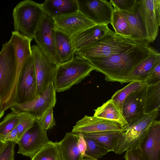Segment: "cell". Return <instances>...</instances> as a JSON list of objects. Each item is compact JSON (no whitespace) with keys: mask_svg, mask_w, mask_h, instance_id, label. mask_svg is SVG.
<instances>
[{"mask_svg":"<svg viewBox=\"0 0 160 160\" xmlns=\"http://www.w3.org/2000/svg\"><path fill=\"white\" fill-rule=\"evenodd\" d=\"M155 49L146 42H140L132 48L108 57L87 60L94 70L105 75L107 81L124 83V79Z\"/></svg>","mask_w":160,"mask_h":160,"instance_id":"1","label":"cell"},{"mask_svg":"<svg viewBox=\"0 0 160 160\" xmlns=\"http://www.w3.org/2000/svg\"><path fill=\"white\" fill-rule=\"evenodd\" d=\"M18 77L15 50L9 41L0 52V104L4 111L14 104Z\"/></svg>","mask_w":160,"mask_h":160,"instance_id":"2","label":"cell"},{"mask_svg":"<svg viewBox=\"0 0 160 160\" xmlns=\"http://www.w3.org/2000/svg\"><path fill=\"white\" fill-rule=\"evenodd\" d=\"M140 42L117 35L110 30L95 42L75 51V55L77 58L85 60L105 58L127 50Z\"/></svg>","mask_w":160,"mask_h":160,"instance_id":"3","label":"cell"},{"mask_svg":"<svg viewBox=\"0 0 160 160\" xmlns=\"http://www.w3.org/2000/svg\"><path fill=\"white\" fill-rule=\"evenodd\" d=\"M159 110L144 113L127 126L117 139L113 152L121 154L127 150L139 149L152 124L158 118Z\"/></svg>","mask_w":160,"mask_h":160,"instance_id":"4","label":"cell"},{"mask_svg":"<svg viewBox=\"0 0 160 160\" xmlns=\"http://www.w3.org/2000/svg\"><path fill=\"white\" fill-rule=\"evenodd\" d=\"M45 13L42 4L30 0L19 2L13 11L14 31L32 39Z\"/></svg>","mask_w":160,"mask_h":160,"instance_id":"5","label":"cell"},{"mask_svg":"<svg viewBox=\"0 0 160 160\" xmlns=\"http://www.w3.org/2000/svg\"><path fill=\"white\" fill-rule=\"evenodd\" d=\"M94 68L86 60L77 58L58 65L53 82L56 92L69 89L90 75Z\"/></svg>","mask_w":160,"mask_h":160,"instance_id":"6","label":"cell"},{"mask_svg":"<svg viewBox=\"0 0 160 160\" xmlns=\"http://www.w3.org/2000/svg\"><path fill=\"white\" fill-rule=\"evenodd\" d=\"M37 97V82L32 54L21 70L17 85L14 104L29 102Z\"/></svg>","mask_w":160,"mask_h":160,"instance_id":"7","label":"cell"},{"mask_svg":"<svg viewBox=\"0 0 160 160\" xmlns=\"http://www.w3.org/2000/svg\"><path fill=\"white\" fill-rule=\"evenodd\" d=\"M36 72L37 97L51 82H53L58 65L37 45L31 46Z\"/></svg>","mask_w":160,"mask_h":160,"instance_id":"8","label":"cell"},{"mask_svg":"<svg viewBox=\"0 0 160 160\" xmlns=\"http://www.w3.org/2000/svg\"><path fill=\"white\" fill-rule=\"evenodd\" d=\"M136 9L145 31L147 42H152L160 25V0H137Z\"/></svg>","mask_w":160,"mask_h":160,"instance_id":"9","label":"cell"},{"mask_svg":"<svg viewBox=\"0 0 160 160\" xmlns=\"http://www.w3.org/2000/svg\"><path fill=\"white\" fill-rule=\"evenodd\" d=\"M49 141L47 130L43 129L39 120L36 118L18 142L19 148L18 153L32 158Z\"/></svg>","mask_w":160,"mask_h":160,"instance_id":"10","label":"cell"},{"mask_svg":"<svg viewBox=\"0 0 160 160\" xmlns=\"http://www.w3.org/2000/svg\"><path fill=\"white\" fill-rule=\"evenodd\" d=\"M56 92L53 83L51 82L35 99L24 103L14 104L10 108L12 112L17 113L28 112L39 120L48 109L54 107L56 102Z\"/></svg>","mask_w":160,"mask_h":160,"instance_id":"11","label":"cell"},{"mask_svg":"<svg viewBox=\"0 0 160 160\" xmlns=\"http://www.w3.org/2000/svg\"><path fill=\"white\" fill-rule=\"evenodd\" d=\"M78 11L97 25L111 24L114 9L105 0H77Z\"/></svg>","mask_w":160,"mask_h":160,"instance_id":"12","label":"cell"},{"mask_svg":"<svg viewBox=\"0 0 160 160\" xmlns=\"http://www.w3.org/2000/svg\"><path fill=\"white\" fill-rule=\"evenodd\" d=\"M56 28L54 19L45 12L33 38L37 45L58 65L55 52L54 32Z\"/></svg>","mask_w":160,"mask_h":160,"instance_id":"13","label":"cell"},{"mask_svg":"<svg viewBox=\"0 0 160 160\" xmlns=\"http://www.w3.org/2000/svg\"><path fill=\"white\" fill-rule=\"evenodd\" d=\"M147 85L131 92L125 99L122 108L128 125L144 113Z\"/></svg>","mask_w":160,"mask_h":160,"instance_id":"14","label":"cell"},{"mask_svg":"<svg viewBox=\"0 0 160 160\" xmlns=\"http://www.w3.org/2000/svg\"><path fill=\"white\" fill-rule=\"evenodd\" d=\"M53 19L58 29L71 36L97 25L79 11Z\"/></svg>","mask_w":160,"mask_h":160,"instance_id":"15","label":"cell"},{"mask_svg":"<svg viewBox=\"0 0 160 160\" xmlns=\"http://www.w3.org/2000/svg\"><path fill=\"white\" fill-rule=\"evenodd\" d=\"M143 160H160V121L155 120L138 149Z\"/></svg>","mask_w":160,"mask_h":160,"instance_id":"16","label":"cell"},{"mask_svg":"<svg viewBox=\"0 0 160 160\" xmlns=\"http://www.w3.org/2000/svg\"><path fill=\"white\" fill-rule=\"evenodd\" d=\"M122 127L116 122L94 116L86 115L76 122L73 127L72 132L87 133L107 131L118 130Z\"/></svg>","mask_w":160,"mask_h":160,"instance_id":"17","label":"cell"},{"mask_svg":"<svg viewBox=\"0 0 160 160\" xmlns=\"http://www.w3.org/2000/svg\"><path fill=\"white\" fill-rule=\"evenodd\" d=\"M110 30L108 25H95L72 36L74 52L95 42Z\"/></svg>","mask_w":160,"mask_h":160,"instance_id":"18","label":"cell"},{"mask_svg":"<svg viewBox=\"0 0 160 160\" xmlns=\"http://www.w3.org/2000/svg\"><path fill=\"white\" fill-rule=\"evenodd\" d=\"M80 133H66L64 138L58 142L62 160H82L85 152L79 144Z\"/></svg>","mask_w":160,"mask_h":160,"instance_id":"19","label":"cell"},{"mask_svg":"<svg viewBox=\"0 0 160 160\" xmlns=\"http://www.w3.org/2000/svg\"><path fill=\"white\" fill-rule=\"evenodd\" d=\"M160 62V54L155 49L124 79V83L137 81L145 82L155 67Z\"/></svg>","mask_w":160,"mask_h":160,"instance_id":"20","label":"cell"},{"mask_svg":"<svg viewBox=\"0 0 160 160\" xmlns=\"http://www.w3.org/2000/svg\"><path fill=\"white\" fill-rule=\"evenodd\" d=\"M54 35L55 55L58 65L71 61L75 55L71 36L57 28Z\"/></svg>","mask_w":160,"mask_h":160,"instance_id":"21","label":"cell"},{"mask_svg":"<svg viewBox=\"0 0 160 160\" xmlns=\"http://www.w3.org/2000/svg\"><path fill=\"white\" fill-rule=\"evenodd\" d=\"M42 5L45 12L53 18L78 11L77 0H46Z\"/></svg>","mask_w":160,"mask_h":160,"instance_id":"22","label":"cell"},{"mask_svg":"<svg viewBox=\"0 0 160 160\" xmlns=\"http://www.w3.org/2000/svg\"><path fill=\"white\" fill-rule=\"evenodd\" d=\"M32 40L14 31L12 32L9 41L13 44L15 50L18 77L23 64L32 55L31 42Z\"/></svg>","mask_w":160,"mask_h":160,"instance_id":"23","label":"cell"},{"mask_svg":"<svg viewBox=\"0 0 160 160\" xmlns=\"http://www.w3.org/2000/svg\"><path fill=\"white\" fill-rule=\"evenodd\" d=\"M94 110V116L116 122L122 127L128 125L122 110L111 99Z\"/></svg>","mask_w":160,"mask_h":160,"instance_id":"24","label":"cell"},{"mask_svg":"<svg viewBox=\"0 0 160 160\" xmlns=\"http://www.w3.org/2000/svg\"><path fill=\"white\" fill-rule=\"evenodd\" d=\"M126 127L118 130L107 131L82 134L84 136L94 140L109 152H113L117 139L125 131Z\"/></svg>","mask_w":160,"mask_h":160,"instance_id":"25","label":"cell"},{"mask_svg":"<svg viewBox=\"0 0 160 160\" xmlns=\"http://www.w3.org/2000/svg\"><path fill=\"white\" fill-rule=\"evenodd\" d=\"M120 12L124 16L129 25L133 35V39L138 42H147L145 31L137 10L136 6L134 14Z\"/></svg>","mask_w":160,"mask_h":160,"instance_id":"26","label":"cell"},{"mask_svg":"<svg viewBox=\"0 0 160 160\" xmlns=\"http://www.w3.org/2000/svg\"><path fill=\"white\" fill-rule=\"evenodd\" d=\"M160 107V82L147 85L144 113L159 109Z\"/></svg>","mask_w":160,"mask_h":160,"instance_id":"27","label":"cell"},{"mask_svg":"<svg viewBox=\"0 0 160 160\" xmlns=\"http://www.w3.org/2000/svg\"><path fill=\"white\" fill-rule=\"evenodd\" d=\"M31 160H62L58 142L49 141L34 156Z\"/></svg>","mask_w":160,"mask_h":160,"instance_id":"28","label":"cell"},{"mask_svg":"<svg viewBox=\"0 0 160 160\" xmlns=\"http://www.w3.org/2000/svg\"><path fill=\"white\" fill-rule=\"evenodd\" d=\"M110 24L115 34L133 39L129 25L124 16L120 12L114 10Z\"/></svg>","mask_w":160,"mask_h":160,"instance_id":"29","label":"cell"},{"mask_svg":"<svg viewBox=\"0 0 160 160\" xmlns=\"http://www.w3.org/2000/svg\"><path fill=\"white\" fill-rule=\"evenodd\" d=\"M146 84L145 82L134 81L130 82L122 88L116 91L112 96L113 100L122 111L123 103L126 98L132 92L138 90Z\"/></svg>","mask_w":160,"mask_h":160,"instance_id":"30","label":"cell"},{"mask_svg":"<svg viewBox=\"0 0 160 160\" xmlns=\"http://www.w3.org/2000/svg\"><path fill=\"white\" fill-rule=\"evenodd\" d=\"M83 137L86 145L85 152V157L98 159L109 152L92 139L84 136Z\"/></svg>","mask_w":160,"mask_h":160,"instance_id":"31","label":"cell"},{"mask_svg":"<svg viewBox=\"0 0 160 160\" xmlns=\"http://www.w3.org/2000/svg\"><path fill=\"white\" fill-rule=\"evenodd\" d=\"M19 123V114L12 112L0 122V138L3 140L5 136L15 128Z\"/></svg>","mask_w":160,"mask_h":160,"instance_id":"32","label":"cell"},{"mask_svg":"<svg viewBox=\"0 0 160 160\" xmlns=\"http://www.w3.org/2000/svg\"><path fill=\"white\" fill-rule=\"evenodd\" d=\"M18 114H19V123L16 128L19 140L25 132L32 125L36 118L28 112H23Z\"/></svg>","mask_w":160,"mask_h":160,"instance_id":"33","label":"cell"},{"mask_svg":"<svg viewBox=\"0 0 160 160\" xmlns=\"http://www.w3.org/2000/svg\"><path fill=\"white\" fill-rule=\"evenodd\" d=\"M137 0H111L114 10L130 14L135 12Z\"/></svg>","mask_w":160,"mask_h":160,"instance_id":"34","label":"cell"},{"mask_svg":"<svg viewBox=\"0 0 160 160\" xmlns=\"http://www.w3.org/2000/svg\"><path fill=\"white\" fill-rule=\"evenodd\" d=\"M53 107L48 109L39 119L42 128L47 130L55 125V121L53 117Z\"/></svg>","mask_w":160,"mask_h":160,"instance_id":"35","label":"cell"},{"mask_svg":"<svg viewBox=\"0 0 160 160\" xmlns=\"http://www.w3.org/2000/svg\"><path fill=\"white\" fill-rule=\"evenodd\" d=\"M16 144L13 142H6L0 152V160H14V147Z\"/></svg>","mask_w":160,"mask_h":160,"instance_id":"36","label":"cell"},{"mask_svg":"<svg viewBox=\"0 0 160 160\" xmlns=\"http://www.w3.org/2000/svg\"><path fill=\"white\" fill-rule=\"evenodd\" d=\"M145 82L147 85H153L160 82V62L155 67Z\"/></svg>","mask_w":160,"mask_h":160,"instance_id":"37","label":"cell"},{"mask_svg":"<svg viewBox=\"0 0 160 160\" xmlns=\"http://www.w3.org/2000/svg\"><path fill=\"white\" fill-rule=\"evenodd\" d=\"M124 158L125 160H143L138 149L126 151Z\"/></svg>","mask_w":160,"mask_h":160,"instance_id":"38","label":"cell"},{"mask_svg":"<svg viewBox=\"0 0 160 160\" xmlns=\"http://www.w3.org/2000/svg\"><path fill=\"white\" fill-rule=\"evenodd\" d=\"M19 140L18 131L16 128L5 136L3 141L5 142H13L17 144Z\"/></svg>","mask_w":160,"mask_h":160,"instance_id":"39","label":"cell"},{"mask_svg":"<svg viewBox=\"0 0 160 160\" xmlns=\"http://www.w3.org/2000/svg\"><path fill=\"white\" fill-rule=\"evenodd\" d=\"M6 142H4L0 138V152L5 145Z\"/></svg>","mask_w":160,"mask_h":160,"instance_id":"40","label":"cell"},{"mask_svg":"<svg viewBox=\"0 0 160 160\" xmlns=\"http://www.w3.org/2000/svg\"><path fill=\"white\" fill-rule=\"evenodd\" d=\"M4 112L1 108L0 105V119L3 116L4 114Z\"/></svg>","mask_w":160,"mask_h":160,"instance_id":"41","label":"cell"},{"mask_svg":"<svg viewBox=\"0 0 160 160\" xmlns=\"http://www.w3.org/2000/svg\"><path fill=\"white\" fill-rule=\"evenodd\" d=\"M82 160H98L97 159H95L92 158L86 157V158H82Z\"/></svg>","mask_w":160,"mask_h":160,"instance_id":"42","label":"cell"},{"mask_svg":"<svg viewBox=\"0 0 160 160\" xmlns=\"http://www.w3.org/2000/svg\"></svg>","mask_w":160,"mask_h":160,"instance_id":"43","label":"cell"}]
</instances>
